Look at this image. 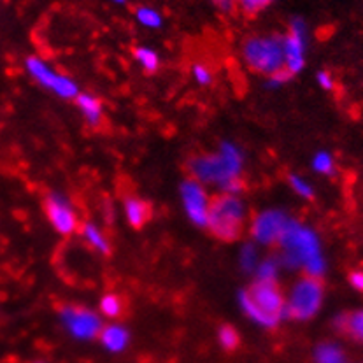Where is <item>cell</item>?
<instances>
[{
	"label": "cell",
	"mask_w": 363,
	"mask_h": 363,
	"mask_svg": "<svg viewBox=\"0 0 363 363\" xmlns=\"http://www.w3.org/2000/svg\"><path fill=\"white\" fill-rule=\"evenodd\" d=\"M307 51V25L302 18H295L290 23V30L283 37L284 69L295 76L306 67Z\"/></svg>",
	"instance_id": "obj_8"
},
{
	"label": "cell",
	"mask_w": 363,
	"mask_h": 363,
	"mask_svg": "<svg viewBox=\"0 0 363 363\" xmlns=\"http://www.w3.org/2000/svg\"><path fill=\"white\" fill-rule=\"evenodd\" d=\"M242 57L253 72L272 76L284 69L283 37L279 35H253L244 40Z\"/></svg>",
	"instance_id": "obj_5"
},
{
	"label": "cell",
	"mask_w": 363,
	"mask_h": 363,
	"mask_svg": "<svg viewBox=\"0 0 363 363\" xmlns=\"http://www.w3.org/2000/svg\"><path fill=\"white\" fill-rule=\"evenodd\" d=\"M291 74L288 72L286 69H281V70H277V72H274L272 76H269L267 77V86L269 88H281V86H284V84L288 83V81L291 79Z\"/></svg>",
	"instance_id": "obj_29"
},
{
	"label": "cell",
	"mask_w": 363,
	"mask_h": 363,
	"mask_svg": "<svg viewBox=\"0 0 363 363\" xmlns=\"http://www.w3.org/2000/svg\"><path fill=\"white\" fill-rule=\"evenodd\" d=\"M325 300V288L320 277L302 276L295 281L284 302L286 318L307 321L320 313Z\"/></svg>",
	"instance_id": "obj_6"
},
{
	"label": "cell",
	"mask_w": 363,
	"mask_h": 363,
	"mask_svg": "<svg viewBox=\"0 0 363 363\" xmlns=\"http://www.w3.org/2000/svg\"><path fill=\"white\" fill-rule=\"evenodd\" d=\"M313 169L314 172L321 174V176H332L335 172V160L327 151H320V153L314 155Z\"/></svg>",
	"instance_id": "obj_22"
},
{
	"label": "cell",
	"mask_w": 363,
	"mask_h": 363,
	"mask_svg": "<svg viewBox=\"0 0 363 363\" xmlns=\"http://www.w3.org/2000/svg\"><path fill=\"white\" fill-rule=\"evenodd\" d=\"M100 344L106 347L111 353H121L123 350H127L128 342H130V333H128L127 328L123 325H107L104 327L99 333Z\"/></svg>",
	"instance_id": "obj_13"
},
{
	"label": "cell",
	"mask_w": 363,
	"mask_h": 363,
	"mask_svg": "<svg viewBox=\"0 0 363 363\" xmlns=\"http://www.w3.org/2000/svg\"><path fill=\"white\" fill-rule=\"evenodd\" d=\"M60 320L65 330L77 340H91L99 337L104 328L97 313L79 306H64L60 309Z\"/></svg>",
	"instance_id": "obj_7"
},
{
	"label": "cell",
	"mask_w": 363,
	"mask_h": 363,
	"mask_svg": "<svg viewBox=\"0 0 363 363\" xmlns=\"http://www.w3.org/2000/svg\"><path fill=\"white\" fill-rule=\"evenodd\" d=\"M25 67H27V72L30 74L32 79H35L37 83L40 84V86L48 88V84H50V81H51V77H53L55 70L51 69V67L48 65L46 62L43 60V58L28 57L27 62H25Z\"/></svg>",
	"instance_id": "obj_16"
},
{
	"label": "cell",
	"mask_w": 363,
	"mask_h": 363,
	"mask_svg": "<svg viewBox=\"0 0 363 363\" xmlns=\"http://www.w3.org/2000/svg\"><path fill=\"white\" fill-rule=\"evenodd\" d=\"M135 18L143 27L146 28H160L162 23H164V18L153 7L143 6L135 11Z\"/></svg>",
	"instance_id": "obj_21"
},
{
	"label": "cell",
	"mask_w": 363,
	"mask_h": 363,
	"mask_svg": "<svg viewBox=\"0 0 363 363\" xmlns=\"http://www.w3.org/2000/svg\"><path fill=\"white\" fill-rule=\"evenodd\" d=\"M274 2L276 0H237V7L247 16H257Z\"/></svg>",
	"instance_id": "obj_25"
},
{
	"label": "cell",
	"mask_w": 363,
	"mask_h": 363,
	"mask_svg": "<svg viewBox=\"0 0 363 363\" xmlns=\"http://www.w3.org/2000/svg\"><path fill=\"white\" fill-rule=\"evenodd\" d=\"M123 211L128 225L133 228H143L151 220V213H153L150 203L146 200L135 197V195H127L125 197Z\"/></svg>",
	"instance_id": "obj_12"
},
{
	"label": "cell",
	"mask_w": 363,
	"mask_h": 363,
	"mask_svg": "<svg viewBox=\"0 0 363 363\" xmlns=\"http://www.w3.org/2000/svg\"><path fill=\"white\" fill-rule=\"evenodd\" d=\"M179 194L188 220L194 225H197V227L206 228L211 199L209 195H207L203 184H200L199 181L188 177V179H184L183 183H181Z\"/></svg>",
	"instance_id": "obj_9"
},
{
	"label": "cell",
	"mask_w": 363,
	"mask_h": 363,
	"mask_svg": "<svg viewBox=\"0 0 363 363\" xmlns=\"http://www.w3.org/2000/svg\"><path fill=\"white\" fill-rule=\"evenodd\" d=\"M290 220L283 211L267 209L251 221V235L262 246H274L279 242Z\"/></svg>",
	"instance_id": "obj_10"
},
{
	"label": "cell",
	"mask_w": 363,
	"mask_h": 363,
	"mask_svg": "<svg viewBox=\"0 0 363 363\" xmlns=\"http://www.w3.org/2000/svg\"><path fill=\"white\" fill-rule=\"evenodd\" d=\"M191 76L197 81L200 86H209L214 81V72L209 65H206L203 62H195L191 67Z\"/></svg>",
	"instance_id": "obj_23"
},
{
	"label": "cell",
	"mask_w": 363,
	"mask_h": 363,
	"mask_svg": "<svg viewBox=\"0 0 363 363\" xmlns=\"http://www.w3.org/2000/svg\"><path fill=\"white\" fill-rule=\"evenodd\" d=\"M339 327L358 342H363V311H357L340 318Z\"/></svg>",
	"instance_id": "obj_19"
},
{
	"label": "cell",
	"mask_w": 363,
	"mask_h": 363,
	"mask_svg": "<svg viewBox=\"0 0 363 363\" xmlns=\"http://www.w3.org/2000/svg\"><path fill=\"white\" fill-rule=\"evenodd\" d=\"M111 2H114V4H125V2H127V0H111Z\"/></svg>",
	"instance_id": "obj_33"
},
{
	"label": "cell",
	"mask_w": 363,
	"mask_h": 363,
	"mask_svg": "<svg viewBox=\"0 0 363 363\" xmlns=\"http://www.w3.org/2000/svg\"><path fill=\"white\" fill-rule=\"evenodd\" d=\"M277 246L283 253V264L290 269H302L306 276L320 277L327 270L323 250L318 233L313 228L290 220Z\"/></svg>",
	"instance_id": "obj_1"
},
{
	"label": "cell",
	"mask_w": 363,
	"mask_h": 363,
	"mask_svg": "<svg viewBox=\"0 0 363 363\" xmlns=\"http://www.w3.org/2000/svg\"><path fill=\"white\" fill-rule=\"evenodd\" d=\"M76 106L81 111L84 120L91 127H100L104 121V107L102 102L91 94H79L76 97Z\"/></svg>",
	"instance_id": "obj_14"
},
{
	"label": "cell",
	"mask_w": 363,
	"mask_h": 363,
	"mask_svg": "<svg viewBox=\"0 0 363 363\" xmlns=\"http://www.w3.org/2000/svg\"><path fill=\"white\" fill-rule=\"evenodd\" d=\"M277 272H279V265H277L276 260H262L260 264L257 265V281H276Z\"/></svg>",
	"instance_id": "obj_26"
},
{
	"label": "cell",
	"mask_w": 363,
	"mask_h": 363,
	"mask_svg": "<svg viewBox=\"0 0 363 363\" xmlns=\"http://www.w3.org/2000/svg\"><path fill=\"white\" fill-rule=\"evenodd\" d=\"M125 311L123 298L116 294H107L100 298V313L106 318H120Z\"/></svg>",
	"instance_id": "obj_20"
},
{
	"label": "cell",
	"mask_w": 363,
	"mask_h": 363,
	"mask_svg": "<svg viewBox=\"0 0 363 363\" xmlns=\"http://www.w3.org/2000/svg\"><path fill=\"white\" fill-rule=\"evenodd\" d=\"M218 340H220L221 347L227 351H232L235 350L237 346H239V333L230 325H225V327L220 328V332H218Z\"/></svg>",
	"instance_id": "obj_24"
},
{
	"label": "cell",
	"mask_w": 363,
	"mask_h": 363,
	"mask_svg": "<svg viewBox=\"0 0 363 363\" xmlns=\"http://www.w3.org/2000/svg\"><path fill=\"white\" fill-rule=\"evenodd\" d=\"M35 363H44V362H35Z\"/></svg>",
	"instance_id": "obj_34"
},
{
	"label": "cell",
	"mask_w": 363,
	"mask_h": 363,
	"mask_svg": "<svg viewBox=\"0 0 363 363\" xmlns=\"http://www.w3.org/2000/svg\"><path fill=\"white\" fill-rule=\"evenodd\" d=\"M258 264L260 262H258V251L255 244H246L240 251V265H242V269L247 270V272H255Z\"/></svg>",
	"instance_id": "obj_27"
},
{
	"label": "cell",
	"mask_w": 363,
	"mask_h": 363,
	"mask_svg": "<svg viewBox=\"0 0 363 363\" xmlns=\"http://www.w3.org/2000/svg\"><path fill=\"white\" fill-rule=\"evenodd\" d=\"M133 58H135L137 64L140 65V69L147 74H153L160 69V57H158L151 48H135V50H133Z\"/></svg>",
	"instance_id": "obj_18"
},
{
	"label": "cell",
	"mask_w": 363,
	"mask_h": 363,
	"mask_svg": "<svg viewBox=\"0 0 363 363\" xmlns=\"http://www.w3.org/2000/svg\"><path fill=\"white\" fill-rule=\"evenodd\" d=\"M211 2L223 13H232L237 7V0H211Z\"/></svg>",
	"instance_id": "obj_32"
},
{
	"label": "cell",
	"mask_w": 363,
	"mask_h": 363,
	"mask_svg": "<svg viewBox=\"0 0 363 363\" xmlns=\"http://www.w3.org/2000/svg\"><path fill=\"white\" fill-rule=\"evenodd\" d=\"M350 284L354 291L363 294V270H353L350 274Z\"/></svg>",
	"instance_id": "obj_31"
},
{
	"label": "cell",
	"mask_w": 363,
	"mask_h": 363,
	"mask_svg": "<svg viewBox=\"0 0 363 363\" xmlns=\"http://www.w3.org/2000/svg\"><path fill=\"white\" fill-rule=\"evenodd\" d=\"M79 233L81 237H83L84 242H86L91 250H95L100 255L111 253V242L107 240V237L104 235V232L100 230L95 223H90V221L83 223L79 227Z\"/></svg>",
	"instance_id": "obj_15"
},
{
	"label": "cell",
	"mask_w": 363,
	"mask_h": 363,
	"mask_svg": "<svg viewBox=\"0 0 363 363\" xmlns=\"http://www.w3.org/2000/svg\"><path fill=\"white\" fill-rule=\"evenodd\" d=\"M242 169V151L232 143L221 144L216 155H199L188 162V172L191 174V179L199 181L200 184H216L220 190L232 179L240 177Z\"/></svg>",
	"instance_id": "obj_2"
},
{
	"label": "cell",
	"mask_w": 363,
	"mask_h": 363,
	"mask_svg": "<svg viewBox=\"0 0 363 363\" xmlns=\"http://www.w3.org/2000/svg\"><path fill=\"white\" fill-rule=\"evenodd\" d=\"M239 302L244 314L262 328H276L286 318V297L276 281H255L250 290L239 295Z\"/></svg>",
	"instance_id": "obj_3"
},
{
	"label": "cell",
	"mask_w": 363,
	"mask_h": 363,
	"mask_svg": "<svg viewBox=\"0 0 363 363\" xmlns=\"http://www.w3.org/2000/svg\"><path fill=\"white\" fill-rule=\"evenodd\" d=\"M246 218V206L239 199V195L220 194L211 200L206 228L216 239L223 240V242H233L242 233Z\"/></svg>",
	"instance_id": "obj_4"
},
{
	"label": "cell",
	"mask_w": 363,
	"mask_h": 363,
	"mask_svg": "<svg viewBox=\"0 0 363 363\" xmlns=\"http://www.w3.org/2000/svg\"><path fill=\"white\" fill-rule=\"evenodd\" d=\"M314 362L316 363H347L346 354L337 344L323 342L314 351Z\"/></svg>",
	"instance_id": "obj_17"
},
{
	"label": "cell",
	"mask_w": 363,
	"mask_h": 363,
	"mask_svg": "<svg viewBox=\"0 0 363 363\" xmlns=\"http://www.w3.org/2000/svg\"><path fill=\"white\" fill-rule=\"evenodd\" d=\"M44 213H46L51 227L58 233H62V235H70V233L79 230V221H77L76 209H74L72 203L64 195H48L46 202H44Z\"/></svg>",
	"instance_id": "obj_11"
},
{
	"label": "cell",
	"mask_w": 363,
	"mask_h": 363,
	"mask_svg": "<svg viewBox=\"0 0 363 363\" xmlns=\"http://www.w3.org/2000/svg\"><path fill=\"white\" fill-rule=\"evenodd\" d=\"M288 181H290L291 190H294L295 194L298 195V197H302V199H306V200H311V199L314 197L313 186H311V184L307 183L306 179H303V177L297 176V174H291V176L288 177Z\"/></svg>",
	"instance_id": "obj_28"
},
{
	"label": "cell",
	"mask_w": 363,
	"mask_h": 363,
	"mask_svg": "<svg viewBox=\"0 0 363 363\" xmlns=\"http://www.w3.org/2000/svg\"><path fill=\"white\" fill-rule=\"evenodd\" d=\"M316 81H318V84H320V86L323 88L325 91H332L333 88H335V81H333L332 74L327 72V70H321V72H318Z\"/></svg>",
	"instance_id": "obj_30"
}]
</instances>
